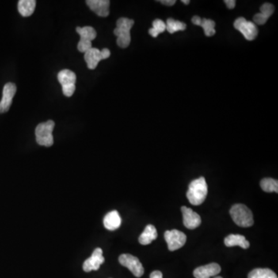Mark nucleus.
<instances>
[{
	"label": "nucleus",
	"instance_id": "nucleus-1",
	"mask_svg": "<svg viewBox=\"0 0 278 278\" xmlns=\"http://www.w3.org/2000/svg\"><path fill=\"white\" fill-rule=\"evenodd\" d=\"M208 194V185L204 177L191 182L188 185L186 196L188 201L194 206H199L203 203Z\"/></svg>",
	"mask_w": 278,
	"mask_h": 278
},
{
	"label": "nucleus",
	"instance_id": "nucleus-2",
	"mask_svg": "<svg viewBox=\"0 0 278 278\" xmlns=\"http://www.w3.org/2000/svg\"><path fill=\"white\" fill-rule=\"evenodd\" d=\"M135 24L131 19L122 17L117 20L114 33L117 36V44L122 48H126L131 43V30Z\"/></svg>",
	"mask_w": 278,
	"mask_h": 278
},
{
	"label": "nucleus",
	"instance_id": "nucleus-3",
	"mask_svg": "<svg viewBox=\"0 0 278 278\" xmlns=\"http://www.w3.org/2000/svg\"><path fill=\"white\" fill-rule=\"evenodd\" d=\"M233 222L241 227L253 226V216L251 210L244 204H235L230 210Z\"/></svg>",
	"mask_w": 278,
	"mask_h": 278
},
{
	"label": "nucleus",
	"instance_id": "nucleus-4",
	"mask_svg": "<svg viewBox=\"0 0 278 278\" xmlns=\"http://www.w3.org/2000/svg\"><path fill=\"white\" fill-rule=\"evenodd\" d=\"M55 123L54 121L49 120L43 122L36 126L35 130L36 134V140L40 146L50 147L54 144V136H53V130H54Z\"/></svg>",
	"mask_w": 278,
	"mask_h": 278
},
{
	"label": "nucleus",
	"instance_id": "nucleus-5",
	"mask_svg": "<svg viewBox=\"0 0 278 278\" xmlns=\"http://www.w3.org/2000/svg\"><path fill=\"white\" fill-rule=\"evenodd\" d=\"M58 79L62 86L63 94L66 97H71L76 89V74L70 70H61L58 74Z\"/></svg>",
	"mask_w": 278,
	"mask_h": 278
},
{
	"label": "nucleus",
	"instance_id": "nucleus-6",
	"mask_svg": "<svg viewBox=\"0 0 278 278\" xmlns=\"http://www.w3.org/2000/svg\"><path fill=\"white\" fill-rule=\"evenodd\" d=\"M234 28L242 33L247 40L251 41L257 37L258 30L253 22L247 21L244 17H240L234 22Z\"/></svg>",
	"mask_w": 278,
	"mask_h": 278
},
{
	"label": "nucleus",
	"instance_id": "nucleus-7",
	"mask_svg": "<svg viewBox=\"0 0 278 278\" xmlns=\"http://www.w3.org/2000/svg\"><path fill=\"white\" fill-rule=\"evenodd\" d=\"M119 263L122 266H124L127 269H129L131 273L135 275L136 278H141L144 275L145 270L140 260H138V257L132 256L131 254L121 255L119 258Z\"/></svg>",
	"mask_w": 278,
	"mask_h": 278
},
{
	"label": "nucleus",
	"instance_id": "nucleus-8",
	"mask_svg": "<svg viewBox=\"0 0 278 278\" xmlns=\"http://www.w3.org/2000/svg\"><path fill=\"white\" fill-rule=\"evenodd\" d=\"M185 233L177 230H167L165 233V240L170 251L180 249L186 242Z\"/></svg>",
	"mask_w": 278,
	"mask_h": 278
},
{
	"label": "nucleus",
	"instance_id": "nucleus-9",
	"mask_svg": "<svg viewBox=\"0 0 278 278\" xmlns=\"http://www.w3.org/2000/svg\"><path fill=\"white\" fill-rule=\"evenodd\" d=\"M16 92V86L13 83L5 84L2 91V98L0 101V113H5L9 111Z\"/></svg>",
	"mask_w": 278,
	"mask_h": 278
},
{
	"label": "nucleus",
	"instance_id": "nucleus-10",
	"mask_svg": "<svg viewBox=\"0 0 278 278\" xmlns=\"http://www.w3.org/2000/svg\"><path fill=\"white\" fill-rule=\"evenodd\" d=\"M181 210L183 213V223L185 227L194 230L200 226L202 219L197 213L194 212L192 209L186 207H182Z\"/></svg>",
	"mask_w": 278,
	"mask_h": 278
},
{
	"label": "nucleus",
	"instance_id": "nucleus-11",
	"mask_svg": "<svg viewBox=\"0 0 278 278\" xmlns=\"http://www.w3.org/2000/svg\"><path fill=\"white\" fill-rule=\"evenodd\" d=\"M104 262V257H103V251L101 248H97L93 250L92 257L87 259L83 264V269L85 272H90L92 271H97L100 266Z\"/></svg>",
	"mask_w": 278,
	"mask_h": 278
},
{
	"label": "nucleus",
	"instance_id": "nucleus-12",
	"mask_svg": "<svg viewBox=\"0 0 278 278\" xmlns=\"http://www.w3.org/2000/svg\"><path fill=\"white\" fill-rule=\"evenodd\" d=\"M220 272V266L216 263H211L194 270L193 275L196 278H210L216 276Z\"/></svg>",
	"mask_w": 278,
	"mask_h": 278
},
{
	"label": "nucleus",
	"instance_id": "nucleus-13",
	"mask_svg": "<svg viewBox=\"0 0 278 278\" xmlns=\"http://www.w3.org/2000/svg\"><path fill=\"white\" fill-rule=\"evenodd\" d=\"M86 3L97 16L107 17L109 15V0H88Z\"/></svg>",
	"mask_w": 278,
	"mask_h": 278
},
{
	"label": "nucleus",
	"instance_id": "nucleus-14",
	"mask_svg": "<svg viewBox=\"0 0 278 278\" xmlns=\"http://www.w3.org/2000/svg\"><path fill=\"white\" fill-rule=\"evenodd\" d=\"M76 31L81 36V40L78 42L81 45L85 47L92 46V40L95 39L97 32L92 27H77Z\"/></svg>",
	"mask_w": 278,
	"mask_h": 278
},
{
	"label": "nucleus",
	"instance_id": "nucleus-15",
	"mask_svg": "<svg viewBox=\"0 0 278 278\" xmlns=\"http://www.w3.org/2000/svg\"><path fill=\"white\" fill-rule=\"evenodd\" d=\"M275 12V6L271 3H264L260 6V13L253 16V24L256 25H264L271 15Z\"/></svg>",
	"mask_w": 278,
	"mask_h": 278
},
{
	"label": "nucleus",
	"instance_id": "nucleus-16",
	"mask_svg": "<svg viewBox=\"0 0 278 278\" xmlns=\"http://www.w3.org/2000/svg\"><path fill=\"white\" fill-rule=\"evenodd\" d=\"M102 60L101 51L97 48L92 47L89 51L85 53V61H86L88 68L91 70H94L97 67L99 62Z\"/></svg>",
	"mask_w": 278,
	"mask_h": 278
},
{
	"label": "nucleus",
	"instance_id": "nucleus-17",
	"mask_svg": "<svg viewBox=\"0 0 278 278\" xmlns=\"http://www.w3.org/2000/svg\"><path fill=\"white\" fill-rule=\"evenodd\" d=\"M192 23L195 25L203 27L205 35L207 36H212L216 33V24L214 20L201 19L199 16H195L192 17Z\"/></svg>",
	"mask_w": 278,
	"mask_h": 278
},
{
	"label": "nucleus",
	"instance_id": "nucleus-18",
	"mask_svg": "<svg viewBox=\"0 0 278 278\" xmlns=\"http://www.w3.org/2000/svg\"><path fill=\"white\" fill-rule=\"evenodd\" d=\"M122 224V219L119 212L113 210L108 213L104 218V227L108 230H115L119 229Z\"/></svg>",
	"mask_w": 278,
	"mask_h": 278
},
{
	"label": "nucleus",
	"instance_id": "nucleus-19",
	"mask_svg": "<svg viewBox=\"0 0 278 278\" xmlns=\"http://www.w3.org/2000/svg\"><path fill=\"white\" fill-rule=\"evenodd\" d=\"M224 244L227 247H241L243 249L249 247V241H247L244 236L239 234H230L224 239Z\"/></svg>",
	"mask_w": 278,
	"mask_h": 278
},
{
	"label": "nucleus",
	"instance_id": "nucleus-20",
	"mask_svg": "<svg viewBox=\"0 0 278 278\" xmlns=\"http://www.w3.org/2000/svg\"><path fill=\"white\" fill-rule=\"evenodd\" d=\"M157 237H158V233L156 228L153 225H148L138 238V241L142 245H148L151 244L154 240H156Z\"/></svg>",
	"mask_w": 278,
	"mask_h": 278
},
{
	"label": "nucleus",
	"instance_id": "nucleus-21",
	"mask_svg": "<svg viewBox=\"0 0 278 278\" xmlns=\"http://www.w3.org/2000/svg\"><path fill=\"white\" fill-rule=\"evenodd\" d=\"M36 2L35 0H20L18 2V11L22 16L28 17L34 13Z\"/></svg>",
	"mask_w": 278,
	"mask_h": 278
},
{
	"label": "nucleus",
	"instance_id": "nucleus-22",
	"mask_svg": "<svg viewBox=\"0 0 278 278\" xmlns=\"http://www.w3.org/2000/svg\"><path fill=\"white\" fill-rule=\"evenodd\" d=\"M248 278H278V276L272 270L257 268L249 272Z\"/></svg>",
	"mask_w": 278,
	"mask_h": 278
},
{
	"label": "nucleus",
	"instance_id": "nucleus-23",
	"mask_svg": "<svg viewBox=\"0 0 278 278\" xmlns=\"http://www.w3.org/2000/svg\"><path fill=\"white\" fill-rule=\"evenodd\" d=\"M260 187L266 192H278V181L271 178H265L260 181Z\"/></svg>",
	"mask_w": 278,
	"mask_h": 278
},
{
	"label": "nucleus",
	"instance_id": "nucleus-24",
	"mask_svg": "<svg viewBox=\"0 0 278 278\" xmlns=\"http://www.w3.org/2000/svg\"><path fill=\"white\" fill-rule=\"evenodd\" d=\"M165 26H166V30L168 32H170L172 34L177 31H185L186 28V25L184 23L173 20L172 18L168 19Z\"/></svg>",
	"mask_w": 278,
	"mask_h": 278
},
{
	"label": "nucleus",
	"instance_id": "nucleus-25",
	"mask_svg": "<svg viewBox=\"0 0 278 278\" xmlns=\"http://www.w3.org/2000/svg\"><path fill=\"white\" fill-rule=\"evenodd\" d=\"M153 28L149 30V34L153 37H157L160 33H162L166 30V26L165 23L161 20H155L153 21Z\"/></svg>",
	"mask_w": 278,
	"mask_h": 278
},
{
	"label": "nucleus",
	"instance_id": "nucleus-26",
	"mask_svg": "<svg viewBox=\"0 0 278 278\" xmlns=\"http://www.w3.org/2000/svg\"><path fill=\"white\" fill-rule=\"evenodd\" d=\"M224 2L225 3H226V6H227L228 9H233L235 8V0H225Z\"/></svg>",
	"mask_w": 278,
	"mask_h": 278
},
{
	"label": "nucleus",
	"instance_id": "nucleus-27",
	"mask_svg": "<svg viewBox=\"0 0 278 278\" xmlns=\"http://www.w3.org/2000/svg\"><path fill=\"white\" fill-rule=\"evenodd\" d=\"M163 275H162V272L159 271H153V273L150 275V278H162Z\"/></svg>",
	"mask_w": 278,
	"mask_h": 278
},
{
	"label": "nucleus",
	"instance_id": "nucleus-28",
	"mask_svg": "<svg viewBox=\"0 0 278 278\" xmlns=\"http://www.w3.org/2000/svg\"><path fill=\"white\" fill-rule=\"evenodd\" d=\"M101 53V55H102L103 60L107 59V58H109L110 56H111V52H110L109 50L107 48L103 49Z\"/></svg>",
	"mask_w": 278,
	"mask_h": 278
},
{
	"label": "nucleus",
	"instance_id": "nucleus-29",
	"mask_svg": "<svg viewBox=\"0 0 278 278\" xmlns=\"http://www.w3.org/2000/svg\"><path fill=\"white\" fill-rule=\"evenodd\" d=\"M158 2H161V3L163 4V5H168V6L173 5L176 3L175 0H161V1H158Z\"/></svg>",
	"mask_w": 278,
	"mask_h": 278
},
{
	"label": "nucleus",
	"instance_id": "nucleus-30",
	"mask_svg": "<svg viewBox=\"0 0 278 278\" xmlns=\"http://www.w3.org/2000/svg\"><path fill=\"white\" fill-rule=\"evenodd\" d=\"M182 2L185 4V5H188L190 2V1L189 0H182Z\"/></svg>",
	"mask_w": 278,
	"mask_h": 278
},
{
	"label": "nucleus",
	"instance_id": "nucleus-31",
	"mask_svg": "<svg viewBox=\"0 0 278 278\" xmlns=\"http://www.w3.org/2000/svg\"><path fill=\"white\" fill-rule=\"evenodd\" d=\"M215 278H221V277H216Z\"/></svg>",
	"mask_w": 278,
	"mask_h": 278
}]
</instances>
